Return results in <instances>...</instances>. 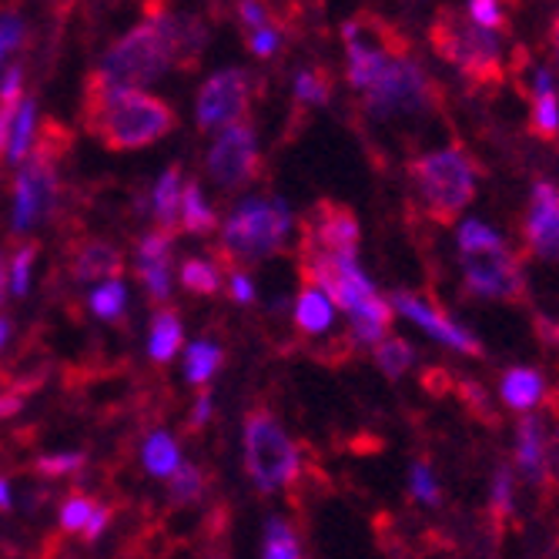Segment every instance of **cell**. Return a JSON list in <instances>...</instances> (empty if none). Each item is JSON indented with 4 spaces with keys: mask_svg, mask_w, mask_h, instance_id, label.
<instances>
[{
    "mask_svg": "<svg viewBox=\"0 0 559 559\" xmlns=\"http://www.w3.org/2000/svg\"><path fill=\"white\" fill-rule=\"evenodd\" d=\"M209 175L225 188L238 191L262 175V155H259V134L251 124H228L218 141L209 151Z\"/></svg>",
    "mask_w": 559,
    "mask_h": 559,
    "instance_id": "8",
    "label": "cell"
},
{
    "mask_svg": "<svg viewBox=\"0 0 559 559\" xmlns=\"http://www.w3.org/2000/svg\"><path fill=\"white\" fill-rule=\"evenodd\" d=\"M466 288L479 298L523 301L526 282L520 262L510 255V248H499L489 251V255H466Z\"/></svg>",
    "mask_w": 559,
    "mask_h": 559,
    "instance_id": "12",
    "label": "cell"
},
{
    "mask_svg": "<svg viewBox=\"0 0 559 559\" xmlns=\"http://www.w3.org/2000/svg\"><path fill=\"white\" fill-rule=\"evenodd\" d=\"M469 14H473V24H479L486 31L502 27V8H499V0H469Z\"/></svg>",
    "mask_w": 559,
    "mask_h": 559,
    "instance_id": "40",
    "label": "cell"
},
{
    "mask_svg": "<svg viewBox=\"0 0 559 559\" xmlns=\"http://www.w3.org/2000/svg\"><path fill=\"white\" fill-rule=\"evenodd\" d=\"M185 345V329H181V316L175 309H165L151 319V332H147V355L155 362H171L175 355Z\"/></svg>",
    "mask_w": 559,
    "mask_h": 559,
    "instance_id": "20",
    "label": "cell"
},
{
    "mask_svg": "<svg viewBox=\"0 0 559 559\" xmlns=\"http://www.w3.org/2000/svg\"><path fill=\"white\" fill-rule=\"evenodd\" d=\"M34 259H37V245H24V248H17V255L11 259V269H8L11 295L24 298V295L31 292V272H34Z\"/></svg>",
    "mask_w": 559,
    "mask_h": 559,
    "instance_id": "37",
    "label": "cell"
},
{
    "mask_svg": "<svg viewBox=\"0 0 559 559\" xmlns=\"http://www.w3.org/2000/svg\"><path fill=\"white\" fill-rule=\"evenodd\" d=\"M332 94V78L329 71L316 68V71H301L295 78V97L305 100V105H325Z\"/></svg>",
    "mask_w": 559,
    "mask_h": 559,
    "instance_id": "35",
    "label": "cell"
},
{
    "mask_svg": "<svg viewBox=\"0 0 559 559\" xmlns=\"http://www.w3.org/2000/svg\"><path fill=\"white\" fill-rule=\"evenodd\" d=\"M0 510H11V486H8V479H0Z\"/></svg>",
    "mask_w": 559,
    "mask_h": 559,
    "instance_id": "52",
    "label": "cell"
},
{
    "mask_svg": "<svg viewBox=\"0 0 559 559\" xmlns=\"http://www.w3.org/2000/svg\"><path fill=\"white\" fill-rule=\"evenodd\" d=\"M238 14H241V21L245 24H251L255 31H265L272 21H269V11L259 4V0H238Z\"/></svg>",
    "mask_w": 559,
    "mask_h": 559,
    "instance_id": "45",
    "label": "cell"
},
{
    "mask_svg": "<svg viewBox=\"0 0 559 559\" xmlns=\"http://www.w3.org/2000/svg\"><path fill=\"white\" fill-rule=\"evenodd\" d=\"M231 298L238 301V305H251L255 301V285H251V278L245 275V272H231Z\"/></svg>",
    "mask_w": 559,
    "mask_h": 559,
    "instance_id": "46",
    "label": "cell"
},
{
    "mask_svg": "<svg viewBox=\"0 0 559 559\" xmlns=\"http://www.w3.org/2000/svg\"><path fill=\"white\" fill-rule=\"evenodd\" d=\"M178 442L168 436V432H155L147 442H144V469L151 476H162L168 479L175 469H178Z\"/></svg>",
    "mask_w": 559,
    "mask_h": 559,
    "instance_id": "26",
    "label": "cell"
},
{
    "mask_svg": "<svg viewBox=\"0 0 559 559\" xmlns=\"http://www.w3.org/2000/svg\"><path fill=\"white\" fill-rule=\"evenodd\" d=\"M58 201V158L31 147V162L21 168L14 181V231H31L47 218Z\"/></svg>",
    "mask_w": 559,
    "mask_h": 559,
    "instance_id": "9",
    "label": "cell"
},
{
    "mask_svg": "<svg viewBox=\"0 0 559 559\" xmlns=\"http://www.w3.org/2000/svg\"><path fill=\"white\" fill-rule=\"evenodd\" d=\"M516 463L530 483H546V436H543L539 419H533V416H523V423H520Z\"/></svg>",
    "mask_w": 559,
    "mask_h": 559,
    "instance_id": "19",
    "label": "cell"
},
{
    "mask_svg": "<svg viewBox=\"0 0 559 559\" xmlns=\"http://www.w3.org/2000/svg\"><path fill=\"white\" fill-rule=\"evenodd\" d=\"M392 305L405 316V319H413L419 329H426L436 342L449 345V348H460L466 355H483V345L476 342V335H469L463 325H455L442 309H436L432 301H423L419 295L413 292H395L392 295Z\"/></svg>",
    "mask_w": 559,
    "mask_h": 559,
    "instance_id": "13",
    "label": "cell"
},
{
    "mask_svg": "<svg viewBox=\"0 0 559 559\" xmlns=\"http://www.w3.org/2000/svg\"><path fill=\"white\" fill-rule=\"evenodd\" d=\"M181 228L198 238H205L218 228V215L205 201V194H201L198 181H185L181 188Z\"/></svg>",
    "mask_w": 559,
    "mask_h": 559,
    "instance_id": "21",
    "label": "cell"
},
{
    "mask_svg": "<svg viewBox=\"0 0 559 559\" xmlns=\"http://www.w3.org/2000/svg\"><path fill=\"white\" fill-rule=\"evenodd\" d=\"M489 516H492V526L502 530L506 520L513 516V473L499 466L496 473V483H492V506H489Z\"/></svg>",
    "mask_w": 559,
    "mask_h": 559,
    "instance_id": "34",
    "label": "cell"
},
{
    "mask_svg": "<svg viewBox=\"0 0 559 559\" xmlns=\"http://www.w3.org/2000/svg\"><path fill=\"white\" fill-rule=\"evenodd\" d=\"M292 228V212L282 198L262 201L248 198L245 205L228 218L225 225V259L231 262H259L282 251L285 238Z\"/></svg>",
    "mask_w": 559,
    "mask_h": 559,
    "instance_id": "4",
    "label": "cell"
},
{
    "mask_svg": "<svg viewBox=\"0 0 559 559\" xmlns=\"http://www.w3.org/2000/svg\"><path fill=\"white\" fill-rule=\"evenodd\" d=\"M552 55H556V64H559V14L552 21Z\"/></svg>",
    "mask_w": 559,
    "mask_h": 559,
    "instance_id": "54",
    "label": "cell"
},
{
    "mask_svg": "<svg viewBox=\"0 0 559 559\" xmlns=\"http://www.w3.org/2000/svg\"><path fill=\"white\" fill-rule=\"evenodd\" d=\"M151 212H155L158 231L171 235L181 228V168H168L158 185L155 194H151Z\"/></svg>",
    "mask_w": 559,
    "mask_h": 559,
    "instance_id": "18",
    "label": "cell"
},
{
    "mask_svg": "<svg viewBox=\"0 0 559 559\" xmlns=\"http://www.w3.org/2000/svg\"><path fill=\"white\" fill-rule=\"evenodd\" d=\"M546 479L559 489V426L546 442Z\"/></svg>",
    "mask_w": 559,
    "mask_h": 559,
    "instance_id": "47",
    "label": "cell"
},
{
    "mask_svg": "<svg viewBox=\"0 0 559 559\" xmlns=\"http://www.w3.org/2000/svg\"><path fill=\"white\" fill-rule=\"evenodd\" d=\"M543 399V376L536 369H510L502 379V402L516 413H526Z\"/></svg>",
    "mask_w": 559,
    "mask_h": 559,
    "instance_id": "23",
    "label": "cell"
},
{
    "mask_svg": "<svg viewBox=\"0 0 559 559\" xmlns=\"http://www.w3.org/2000/svg\"><path fill=\"white\" fill-rule=\"evenodd\" d=\"M499 248H506V241L492 228H486L483 222H466L460 228V251H463V259L466 255H489V251H499Z\"/></svg>",
    "mask_w": 559,
    "mask_h": 559,
    "instance_id": "32",
    "label": "cell"
},
{
    "mask_svg": "<svg viewBox=\"0 0 559 559\" xmlns=\"http://www.w3.org/2000/svg\"><path fill=\"white\" fill-rule=\"evenodd\" d=\"M248 47H251V55L272 58V55H275V47H278V34H275L272 27H265V31H251Z\"/></svg>",
    "mask_w": 559,
    "mask_h": 559,
    "instance_id": "44",
    "label": "cell"
},
{
    "mask_svg": "<svg viewBox=\"0 0 559 559\" xmlns=\"http://www.w3.org/2000/svg\"><path fill=\"white\" fill-rule=\"evenodd\" d=\"M413 499L426 502V506H439V483L429 469V463H416L413 466Z\"/></svg>",
    "mask_w": 559,
    "mask_h": 559,
    "instance_id": "39",
    "label": "cell"
},
{
    "mask_svg": "<svg viewBox=\"0 0 559 559\" xmlns=\"http://www.w3.org/2000/svg\"><path fill=\"white\" fill-rule=\"evenodd\" d=\"M8 338H11V319L0 316V355H4V348H8Z\"/></svg>",
    "mask_w": 559,
    "mask_h": 559,
    "instance_id": "51",
    "label": "cell"
},
{
    "mask_svg": "<svg viewBox=\"0 0 559 559\" xmlns=\"http://www.w3.org/2000/svg\"><path fill=\"white\" fill-rule=\"evenodd\" d=\"M205 486H209V476L194 463H178V469L168 476V492H171V502H178V506L198 502L205 496Z\"/></svg>",
    "mask_w": 559,
    "mask_h": 559,
    "instance_id": "27",
    "label": "cell"
},
{
    "mask_svg": "<svg viewBox=\"0 0 559 559\" xmlns=\"http://www.w3.org/2000/svg\"><path fill=\"white\" fill-rule=\"evenodd\" d=\"M295 322L305 335H322L332 329L335 322V309L332 301L319 292V288H305L298 295V305H295Z\"/></svg>",
    "mask_w": 559,
    "mask_h": 559,
    "instance_id": "22",
    "label": "cell"
},
{
    "mask_svg": "<svg viewBox=\"0 0 559 559\" xmlns=\"http://www.w3.org/2000/svg\"><path fill=\"white\" fill-rule=\"evenodd\" d=\"M91 312L105 322H121L124 312H128V288L118 282H105L100 288L91 292Z\"/></svg>",
    "mask_w": 559,
    "mask_h": 559,
    "instance_id": "29",
    "label": "cell"
},
{
    "mask_svg": "<svg viewBox=\"0 0 559 559\" xmlns=\"http://www.w3.org/2000/svg\"><path fill=\"white\" fill-rule=\"evenodd\" d=\"M222 369V348L215 342H191L185 348V376L191 385H205Z\"/></svg>",
    "mask_w": 559,
    "mask_h": 559,
    "instance_id": "25",
    "label": "cell"
},
{
    "mask_svg": "<svg viewBox=\"0 0 559 559\" xmlns=\"http://www.w3.org/2000/svg\"><path fill=\"white\" fill-rule=\"evenodd\" d=\"M536 332L543 335V342H546V345H556V348H559V322H552V319L539 316V319H536Z\"/></svg>",
    "mask_w": 559,
    "mask_h": 559,
    "instance_id": "49",
    "label": "cell"
},
{
    "mask_svg": "<svg viewBox=\"0 0 559 559\" xmlns=\"http://www.w3.org/2000/svg\"><path fill=\"white\" fill-rule=\"evenodd\" d=\"M209 416H212V395L209 392H201L198 395V405H194V416H191V423H188V429H201L209 423Z\"/></svg>",
    "mask_w": 559,
    "mask_h": 559,
    "instance_id": "48",
    "label": "cell"
},
{
    "mask_svg": "<svg viewBox=\"0 0 559 559\" xmlns=\"http://www.w3.org/2000/svg\"><path fill=\"white\" fill-rule=\"evenodd\" d=\"M413 359H416V352H413V345L405 342V338H382L379 345H376V362H379V369L389 376V379H399L405 369L413 366Z\"/></svg>",
    "mask_w": 559,
    "mask_h": 559,
    "instance_id": "31",
    "label": "cell"
},
{
    "mask_svg": "<svg viewBox=\"0 0 559 559\" xmlns=\"http://www.w3.org/2000/svg\"><path fill=\"white\" fill-rule=\"evenodd\" d=\"M305 241L301 248H316L325 251V255H342V259H355L359 251V222H355L352 209L342 205V201H319V205L305 215L301 222Z\"/></svg>",
    "mask_w": 559,
    "mask_h": 559,
    "instance_id": "11",
    "label": "cell"
},
{
    "mask_svg": "<svg viewBox=\"0 0 559 559\" xmlns=\"http://www.w3.org/2000/svg\"><path fill=\"white\" fill-rule=\"evenodd\" d=\"M245 469L259 492H278L292 486L301 469L298 445L265 405H255L245 416Z\"/></svg>",
    "mask_w": 559,
    "mask_h": 559,
    "instance_id": "3",
    "label": "cell"
},
{
    "mask_svg": "<svg viewBox=\"0 0 559 559\" xmlns=\"http://www.w3.org/2000/svg\"><path fill=\"white\" fill-rule=\"evenodd\" d=\"M4 55H8V50H4V47H0V64H4Z\"/></svg>",
    "mask_w": 559,
    "mask_h": 559,
    "instance_id": "55",
    "label": "cell"
},
{
    "mask_svg": "<svg viewBox=\"0 0 559 559\" xmlns=\"http://www.w3.org/2000/svg\"><path fill=\"white\" fill-rule=\"evenodd\" d=\"M413 181L426 201V212L436 222L452 225L476 198L479 168L473 165V158L463 147H442V151H432V155H423L413 165Z\"/></svg>",
    "mask_w": 559,
    "mask_h": 559,
    "instance_id": "2",
    "label": "cell"
},
{
    "mask_svg": "<svg viewBox=\"0 0 559 559\" xmlns=\"http://www.w3.org/2000/svg\"><path fill=\"white\" fill-rule=\"evenodd\" d=\"M84 463H87L84 452H50V455H40L34 469L44 479H61V476H71V473L84 469Z\"/></svg>",
    "mask_w": 559,
    "mask_h": 559,
    "instance_id": "36",
    "label": "cell"
},
{
    "mask_svg": "<svg viewBox=\"0 0 559 559\" xmlns=\"http://www.w3.org/2000/svg\"><path fill=\"white\" fill-rule=\"evenodd\" d=\"M432 47L439 55L460 68L473 81H499L502 78V55H499V40L492 31L466 21L455 11H442L439 21L429 31Z\"/></svg>",
    "mask_w": 559,
    "mask_h": 559,
    "instance_id": "5",
    "label": "cell"
},
{
    "mask_svg": "<svg viewBox=\"0 0 559 559\" xmlns=\"http://www.w3.org/2000/svg\"><path fill=\"white\" fill-rule=\"evenodd\" d=\"M121 272H124V259H121V251L108 241H84L78 248V255L71 259V275L81 285L118 282Z\"/></svg>",
    "mask_w": 559,
    "mask_h": 559,
    "instance_id": "16",
    "label": "cell"
},
{
    "mask_svg": "<svg viewBox=\"0 0 559 559\" xmlns=\"http://www.w3.org/2000/svg\"><path fill=\"white\" fill-rule=\"evenodd\" d=\"M21 40H24V24H21V17H14V14H4V17H0V47H4V50H14Z\"/></svg>",
    "mask_w": 559,
    "mask_h": 559,
    "instance_id": "43",
    "label": "cell"
},
{
    "mask_svg": "<svg viewBox=\"0 0 559 559\" xmlns=\"http://www.w3.org/2000/svg\"><path fill=\"white\" fill-rule=\"evenodd\" d=\"M4 292H8V262L0 255V305H4Z\"/></svg>",
    "mask_w": 559,
    "mask_h": 559,
    "instance_id": "53",
    "label": "cell"
},
{
    "mask_svg": "<svg viewBox=\"0 0 559 559\" xmlns=\"http://www.w3.org/2000/svg\"><path fill=\"white\" fill-rule=\"evenodd\" d=\"M171 241L175 238L158 228L147 231L138 241V275L155 301L168 298V292H171Z\"/></svg>",
    "mask_w": 559,
    "mask_h": 559,
    "instance_id": "15",
    "label": "cell"
},
{
    "mask_svg": "<svg viewBox=\"0 0 559 559\" xmlns=\"http://www.w3.org/2000/svg\"><path fill=\"white\" fill-rule=\"evenodd\" d=\"M366 105L376 118L419 115L432 105V87L416 61L392 55L382 74L366 87Z\"/></svg>",
    "mask_w": 559,
    "mask_h": 559,
    "instance_id": "7",
    "label": "cell"
},
{
    "mask_svg": "<svg viewBox=\"0 0 559 559\" xmlns=\"http://www.w3.org/2000/svg\"><path fill=\"white\" fill-rule=\"evenodd\" d=\"M111 520H115V510H111V506H108V502H97V506H94V513H91V520H87V526L81 530L84 543L100 539V533H105V530L111 526Z\"/></svg>",
    "mask_w": 559,
    "mask_h": 559,
    "instance_id": "42",
    "label": "cell"
},
{
    "mask_svg": "<svg viewBox=\"0 0 559 559\" xmlns=\"http://www.w3.org/2000/svg\"><path fill=\"white\" fill-rule=\"evenodd\" d=\"M262 559H301V546H298V536L295 530L272 516L265 523V546H262Z\"/></svg>",
    "mask_w": 559,
    "mask_h": 559,
    "instance_id": "30",
    "label": "cell"
},
{
    "mask_svg": "<svg viewBox=\"0 0 559 559\" xmlns=\"http://www.w3.org/2000/svg\"><path fill=\"white\" fill-rule=\"evenodd\" d=\"M21 84H24V71L21 68H11L8 74H4V81H0V108L4 111H17V105H21Z\"/></svg>",
    "mask_w": 559,
    "mask_h": 559,
    "instance_id": "41",
    "label": "cell"
},
{
    "mask_svg": "<svg viewBox=\"0 0 559 559\" xmlns=\"http://www.w3.org/2000/svg\"><path fill=\"white\" fill-rule=\"evenodd\" d=\"M251 105V74L241 68H225L205 81L198 91V128L212 131L222 124H235Z\"/></svg>",
    "mask_w": 559,
    "mask_h": 559,
    "instance_id": "10",
    "label": "cell"
},
{
    "mask_svg": "<svg viewBox=\"0 0 559 559\" xmlns=\"http://www.w3.org/2000/svg\"><path fill=\"white\" fill-rule=\"evenodd\" d=\"M181 285L191 295H218L222 292V272L209 259H185L181 262Z\"/></svg>",
    "mask_w": 559,
    "mask_h": 559,
    "instance_id": "28",
    "label": "cell"
},
{
    "mask_svg": "<svg viewBox=\"0 0 559 559\" xmlns=\"http://www.w3.org/2000/svg\"><path fill=\"white\" fill-rule=\"evenodd\" d=\"M178 124V115L162 97L128 91L105 74H91L84 87V128L111 151H138L162 141Z\"/></svg>",
    "mask_w": 559,
    "mask_h": 559,
    "instance_id": "1",
    "label": "cell"
},
{
    "mask_svg": "<svg viewBox=\"0 0 559 559\" xmlns=\"http://www.w3.org/2000/svg\"><path fill=\"white\" fill-rule=\"evenodd\" d=\"M345 44H348V84L352 87H369L379 74H382V68H385V61L392 58V55H385V47L379 44H369L366 37H362V31H359V21H348L345 24Z\"/></svg>",
    "mask_w": 559,
    "mask_h": 559,
    "instance_id": "17",
    "label": "cell"
},
{
    "mask_svg": "<svg viewBox=\"0 0 559 559\" xmlns=\"http://www.w3.org/2000/svg\"><path fill=\"white\" fill-rule=\"evenodd\" d=\"M533 134L539 138H556L559 134V97L556 91H539L533 100Z\"/></svg>",
    "mask_w": 559,
    "mask_h": 559,
    "instance_id": "33",
    "label": "cell"
},
{
    "mask_svg": "<svg viewBox=\"0 0 559 559\" xmlns=\"http://www.w3.org/2000/svg\"><path fill=\"white\" fill-rule=\"evenodd\" d=\"M11 111H4V108H0V155H4V151H8V141H11Z\"/></svg>",
    "mask_w": 559,
    "mask_h": 559,
    "instance_id": "50",
    "label": "cell"
},
{
    "mask_svg": "<svg viewBox=\"0 0 559 559\" xmlns=\"http://www.w3.org/2000/svg\"><path fill=\"white\" fill-rule=\"evenodd\" d=\"M94 499L91 496H71L68 502H64V510H61V530L64 533H81L84 526H87V520H91V513H94Z\"/></svg>",
    "mask_w": 559,
    "mask_h": 559,
    "instance_id": "38",
    "label": "cell"
},
{
    "mask_svg": "<svg viewBox=\"0 0 559 559\" xmlns=\"http://www.w3.org/2000/svg\"><path fill=\"white\" fill-rule=\"evenodd\" d=\"M168 68H175L168 34H165L162 21L151 17L147 24H138L134 31H128L108 50L100 74H105L108 81H115V84H121V87H128V91H138V84L155 81Z\"/></svg>",
    "mask_w": 559,
    "mask_h": 559,
    "instance_id": "6",
    "label": "cell"
},
{
    "mask_svg": "<svg viewBox=\"0 0 559 559\" xmlns=\"http://www.w3.org/2000/svg\"><path fill=\"white\" fill-rule=\"evenodd\" d=\"M34 138H37V108L34 100L24 97L17 105V115H14V131H11V141H8V158L14 165L27 162L31 147H34Z\"/></svg>",
    "mask_w": 559,
    "mask_h": 559,
    "instance_id": "24",
    "label": "cell"
},
{
    "mask_svg": "<svg viewBox=\"0 0 559 559\" xmlns=\"http://www.w3.org/2000/svg\"><path fill=\"white\" fill-rule=\"evenodd\" d=\"M526 241L533 248V255L559 259V188L552 181H536V188H533Z\"/></svg>",
    "mask_w": 559,
    "mask_h": 559,
    "instance_id": "14",
    "label": "cell"
}]
</instances>
